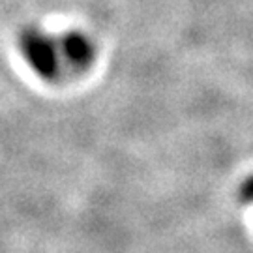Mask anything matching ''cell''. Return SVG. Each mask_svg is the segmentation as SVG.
Instances as JSON below:
<instances>
[{"mask_svg": "<svg viewBox=\"0 0 253 253\" xmlns=\"http://www.w3.org/2000/svg\"><path fill=\"white\" fill-rule=\"evenodd\" d=\"M19 47L25 60L34 72L47 81H53L60 72V51L58 43L42 28L28 27L19 36Z\"/></svg>", "mask_w": 253, "mask_h": 253, "instance_id": "1", "label": "cell"}, {"mask_svg": "<svg viewBox=\"0 0 253 253\" xmlns=\"http://www.w3.org/2000/svg\"><path fill=\"white\" fill-rule=\"evenodd\" d=\"M58 51H60V58L75 72L88 70L96 56V49L90 38L79 30L66 32L62 40L58 42Z\"/></svg>", "mask_w": 253, "mask_h": 253, "instance_id": "2", "label": "cell"}, {"mask_svg": "<svg viewBox=\"0 0 253 253\" xmlns=\"http://www.w3.org/2000/svg\"><path fill=\"white\" fill-rule=\"evenodd\" d=\"M240 199L246 201V203L253 201V174L250 178H246L244 184L240 186Z\"/></svg>", "mask_w": 253, "mask_h": 253, "instance_id": "3", "label": "cell"}]
</instances>
